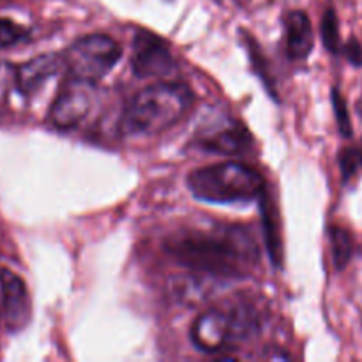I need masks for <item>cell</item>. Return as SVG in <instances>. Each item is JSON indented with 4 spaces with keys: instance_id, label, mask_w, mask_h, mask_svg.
Listing matches in <instances>:
<instances>
[{
    "instance_id": "obj_1",
    "label": "cell",
    "mask_w": 362,
    "mask_h": 362,
    "mask_svg": "<svg viewBox=\"0 0 362 362\" xmlns=\"http://www.w3.org/2000/svg\"><path fill=\"white\" fill-rule=\"evenodd\" d=\"M165 250L179 265L214 278H244L260 260L250 228L232 223L180 232L166 240Z\"/></svg>"
},
{
    "instance_id": "obj_2",
    "label": "cell",
    "mask_w": 362,
    "mask_h": 362,
    "mask_svg": "<svg viewBox=\"0 0 362 362\" xmlns=\"http://www.w3.org/2000/svg\"><path fill=\"white\" fill-rule=\"evenodd\" d=\"M194 101L193 90L184 83L159 81L131 98L120 119V131L129 136L158 134L175 126Z\"/></svg>"
},
{
    "instance_id": "obj_3",
    "label": "cell",
    "mask_w": 362,
    "mask_h": 362,
    "mask_svg": "<svg viewBox=\"0 0 362 362\" xmlns=\"http://www.w3.org/2000/svg\"><path fill=\"white\" fill-rule=\"evenodd\" d=\"M262 317L251 303L237 300L228 306L209 308L191 327V341L207 354L225 352L258 334Z\"/></svg>"
},
{
    "instance_id": "obj_4",
    "label": "cell",
    "mask_w": 362,
    "mask_h": 362,
    "mask_svg": "<svg viewBox=\"0 0 362 362\" xmlns=\"http://www.w3.org/2000/svg\"><path fill=\"white\" fill-rule=\"evenodd\" d=\"M187 186L198 200L211 204H239L260 198L265 191V180L251 166L228 161L191 172Z\"/></svg>"
},
{
    "instance_id": "obj_5",
    "label": "cell",
    "mask_w": 362,
    "mask_h": 362,
    "mask_svg": "<svg viewBox=\"0 0 362 362\" xmlns=\"http://www.w3.org/2000/svg\"><path fill=\"white\" fill-rule=\"evenodd\" d=\"M122 57L119 42L105 34L80 37L67 48L66 59L69 76L98 81L113 69Z\"/></svg>"
},
{
    "instance_id": "obj_6",
    "label": "cell",
    "mask_w": 362,
    "mask_h": 362,
    "mask_svg": "<svg viewBox=\"0 0 362 362\" xmlns=\"http://www.w3.org/2000/svg\"><path fill=\"white\" fill-rule=\"evenodd\" d=\"M94 101L95 81L71 76L53 101L49 122L60 131L73 129L90 113Z\"/></svg>"
},
{
    "instance_id": "obj_7",
    "label": "cell",
    "mask_w": 362,
    "mask_h": 362,
    "mask_svg": "<svg viewBox=\"0 0 362 362\" xmlns=\"http://www.w3.org/2000/svg\"><path fill=\"white\" fill-rule=\"evenodd\" d=\"M131 67L138 78H168L175 73L177 64L159 35L140 30L134 35Z\"/></svg>"
},
{
    "instance_id": "obj_8",
    "label": "cell",
    "mask_w": 362,
    "mask_h": 362,
    "mask_svg": "<svg viewBox=\"0 0 362 362\" xmlns=\"http://www.w3.org/2000/svg\"><path fill=\"white\" fill-rule=\"evenodd\" d=\"M32 318V303L23 279L9 269L0 271V320L9 334L23 331Z\"/></svg>"
},
{
    "instance_id": "obj_9",
    "label": "cell",
    "mask_w": 362,
    "mask_h": 362,
    "mask_svg": "<svg viewBox=\"0 0 362 362\" xmlns=\"http://www.w3.org/2000/svg\"><path fill=\"white\" fill-rule=\"evenodd\" d=\"M194 144L204 152H212V154H225V156H239L246 154L253 145L250 131L243 124L230 120L223 126L214 127V129L204 131L194 138Z\"/></svg>"
},
{
    "instance_id": "obj_10",
    "label": "cell",
    "mask_w": 362,
    "mask_h": 362,
    "mask_svg": "<svg viewBox=\"0 0 362 362\" xmlns=\"http://www.w3.org/2000/svg\"><path fill=\"white\" fill-rule=\"evenodd\" d=\"M60 57L53 55H41L28 62L21 64L16 71V87L21 94L30 95L37 92L53 74L59 71Z\"/></svg>"
},
{
    "instance_id": "obj_11",
    "label": "cell",
    "mask_w": 362,
    "mask_h": 362,
    "mask_svg": "<svg viewBox=\"0 0 362 362\" xmlns=\"http://www.w3.org/2000/svg\"><path fill=\"white\" fill-rule=\"evenodd\" d=\"M285 30L288 55L296 60L306 59L315 46L313 28L308 14L303 11H292L286 14Z\"/></svg>"
},
{
    "instance_id": "obj_12",
    "label": "cell",
    "mask_w": 362,
    "mask_h": 362,
    "mask_svg": "<svg viewBox=\"0 0 362 362\" xmlns=\"http://www.w3.org/2000/svg\"><path fill=\"white\" fill-rule=\"evenodd\" d=\"M258 200H260L262 225H264V235L269 250V258H271L272 265L279 269L283 265V243L281 237H279L278 212L274 211V205H272L267 191H264Z\"/></svg>"
},
{
    "instance_id": "obj_13",
    "label": "cell",
    "mask_w": 362,
    "mask_h": 362,
    "mask_svg": "<svg viewBox=\"0 0 362 362\" xmlns=\"http://www.w3.org/2000/svg\"><path fill=\"white\" fill-rule=\"evenodd\" d=\"M207 278H214V276L202 274V276H186V278L179 279L173 285V296L177 297L179 303H200L205 297L209 296V292L212 290V285L209 283Z\"/></svg>"
},
{
    "instance_id": "obj_14",
    "label": "cell",
    "mask_w": 362,
    "mask_h": 362,
    "mask_svg": "<svg viewBox=\"0 0 362 362\" xmlns=\"http://www.w3.org/2000/svg\"><path fill=\"white\" fill-rule=\"evenodd\" d=\"M331 244H332V260L338 271L349 265L350 258L354 255V240L349 230L341 226H332L331 228Z\"/></svg>"
},
{
    "instance_id": "obj_15",
    "label": "cell",
    "mask_w": 362,
    "mask_h": 362,
    "mask_svg": "<svg viewBox=\"0 0 362 362\" xmlns=\"http://www.w3.org/2000/svg\"><path fill=\"white\" fill-rule=\"evenodd\" d=\"M243 34H244V42H246L247 53H250L251 64H253L255 74H257V76L260 78L262 81H264L265 88H267L269 92H271L272 98H276L274 81H272L271 73H269V64H267V60H265V57L262 55L260 46H258V42L255 41L253 35H247L246 32H243Z\"/></svg>"
},
{
    "instance_id": "obj_16",
    "label": "cell",
    "mask_w": 362,
    "mask_h": 362,
    "mask_svg": "<svg viewBox=\"0 0 362 362\" xmlns=\"http://www.w3.org/2000/svg\"><path fill=\"white\" fill-rule=\"evenodd\" d=\"M322 41H324L325 48L331 53H338L339 49V25H338V16L332 9L325 11V14L322 16Z\"/></svg>"
},
{
    "instance_id": "obj_17",
    "label": "cell",
    "mask_w": 362,
    "mask_h": 362,
    "mask_svg": "<svg viewBox=\"0 0 362 362\" xmlns=\"http://www.w3.org/2000/svg\"><path fill=\"white\" fill-rule=\"evenodd\" d=\"M28 30L21 25L14 23L9 18H0V49L11 48L27 41Z\"/></svg>"
},
{
    "instance_id": "obj_18",
    "label": "cell",
    "mask_w": 362,
    "mask_h": 362,
    "mask_svg": "<svg viewBox=\"0 0 362 362\" xmlns=\"http://www.w3.org/2000/svg\"><path fill=\"white\" fill-rule=\"evenodd\" d=\"M332 108H334V115H336V122H338V129L341 133V136L350 138L354 133L352 122H350V115H349V108H346V101L343 99L341 92L338 88H332Z\"/></svg>"
},
{
    "instance_id": "obj_19",
    "label": "cell",
    "mask_w": 362,
    "mask_h": 362,
    "mask_svg": "<svg viewBox=\"0 0 362 362\" xmlns=\"http://www.w3.org/2000/svg\"><path fill=\"white\" fill-rule=\"evenodd\" d=\"M362 166V152L357 148H343L339 154V168H341L343 180H349L350 177L356 175V172Z\"/></svg>"
},
{
    "instance_id": "obj_20",
    "label": "cell",
    "mask_w": 362,
    "mask_h": 362,
    "mask_svg": "<svg viewBox=\"0 0 362 362\" xmlns=\"http://www.w3.org/2000/svg\"><path fill=\"white\" fill-rule=\"evenodd\" d=\"M345 55L354 66H362V46L357 39H350L345 45Z\"/></svg>"
}]
</instances>
